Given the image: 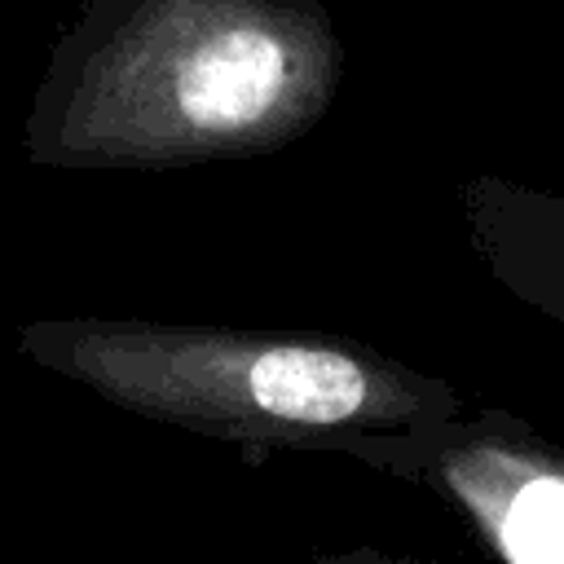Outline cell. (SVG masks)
<instances>
[{
  "instance_id": "obj_3",
  "label": "cell",
  "mask_w": 564,
  "mask_h": 564,
  "mask_svg": "<svg viewBox=\"0 0 564 564\" xmlns=\"http://www.w3.org/2000/svg\"><path fill=\"white\" fill-rule=\"evenodd\" d=\"M458 207L485 273L564 330V194L507 176H467Z\"/></svg>"
},
{
  "instance_id": "obj_4",
  "label": "cell",
  "mask_w": 564,
  "mask_h": 564,
  "mask_svg": "<svg viewBox=\"0 0 564 564\" xmlns=\"http://www.w3.org/2000/svg\"><path fill=\"white\" fill-rule=\"evenodd\" d=\"M308 564H427V560L388 555V551H375V546H352V551H313Z\"/></svg>"
},
{
  "instance_id": "obj_2",
  "label": "cell",
  "mask_w": 564,
  "mask_h": 564,
  "mask_svg": "<svg viewBox=\"0 0 564 564\" xmlns=\"http://www.w3.org/2000/svg\"><path fill=\"white\" fill-rule=\"evenodd\" d=\"M18 352L128 414L234 441L251 463L273 449L366 463L463 414L454 383L330 330L35 317Z\"/></svg>"
},
{
  "instance_id": "obj_1",
  "label": "cell",
  "mask_w": 564,
  "mask_h": 564,
  "mask_svg": "<svg viewBox=\"0 0 564 564\" xmlns=\"http://www.w3.org/2000/svg\"><path fill=\"white\" fill-rule=\"evenodd\" d=\"M344 84L317 0H88L48 48L22 150L57 172H163L273 154Z\"/></svg>"
}]
</instances>
